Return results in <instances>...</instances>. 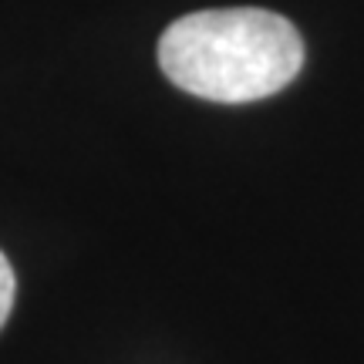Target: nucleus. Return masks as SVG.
<instances>
[{
  "label": "nucleus",
  "mask_w": 364,
  "mask_h": 364,
  "mask_svg": "<svg viewBox=\"0 0 364 364\" xmlns=\"http://www.w3.org/2000/svg\"><path fill=\"white\" fill-rule=\"evenodd\" d=\"M159 68L176 88L220 105L260 102L304 68V41L284 14L263 7L196 11L159 38Z\"/></svg>",
  "instance_id": "1"
},
{
  "label": "nucleus",
  "mask_w": 364,
  "mask_h": 364,
  "mask_svg": "<svg viewBox=\"0 0 364 364\" xmlns=\"http://www.w3.org/2000/svg\"><path fill=\"white\" fill-rule=\"evenodd\" d=\"M14 294H17V277H14L11 260L0 253V331H4L7 317L14 311Z\"/></svg>",
  "instance_id": "2"
}]
</instances>
